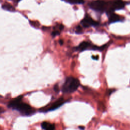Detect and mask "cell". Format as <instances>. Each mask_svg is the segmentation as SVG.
I'll use <instances>...</instances> for the list:
<instances>
[{
	"label": "cell",
	"mask_w": 130,
	"mask_h": 130,
	"mask_svg": "<svg viewBox=\"0 0 130 130\" xmlns=\"http://www.w3.org/2000/svg\"><path fill=\"white\" fill-rule=\"evenodd\" d=\"M79 128H80V129H83L84 128V127H81V126H79Z\"/></svg>",
	"instance_id": "obj_18"
},
{
	"label": "cell",
	"mask_w": 130,
	"mask_h": 130,
	"mask_svg": "<svg viewBox=\"0 0 130 130\" xmlns=\"http://www.w3.org/2000/svg\"><path fill=\"white\" fill-rule=\"evenodd\" d=\"M92 58L93 59H95V60H98V58H99V56H94V55H93V56H92Z\"/></svg>",
	"instance_id": "obj_15"
},
{
	"label": "cell",
	"mask_w": 130,
	"mask_h": 130,
	"mask_svg": "<svg viewBox=\"0 0 130 130\" xmlns=\"http://www.w3.org/2000/svg\"><path fill=\"white\" fill-rule=\"evenodd\" d=\"M93 45H91L90 43L86 41H83L81 42L77 47H76V50L80 51H84L86 49H92L93 48Z\"/></svg>",
	"instance_id": "obj_7"
},
{
	"label": "cell",
	"mask_w": 130,
	"mask_h": 130,
	"mask_svg": "<svg viewBox=\"0 0 130 130\" xmlns=\"http://www.w3.org/2000/svg\"><path fill=\"white\" fill-rule=\"evenodd\" d=\"M82 27H81L80 26L78 25V26H77V27H76V33L78 34H81V33H82Z\"/></svg>",
	"instance_id": "obj_12"
},
{
	"label": "cell",
	"mask_w": 130,
	"mask_h": 130,
	"mask_svg": "<svg viewBox=\"0 0 130 130\" xmlns=\"http://www.w3.org/2000/svg\"><path fill=\"white\" fill-rule=\"evenodd\" d=\"M41 127L44 130H54V124L50 123L47 121H44L41 123Z\"/></svg>",
	"instance_id": "obj_9"
},
{
	"label": "cell",
	"mask_w": 130,
	"mask_h": 130,
	"mask_svg": "<svg viewBox=\"0 0 130 130\" xmlns=\"http://www.w3.org/2000/svg\"><path fill=\"white\" fill-rule=\"evenodd\" d=\"M65 103L64 100L62 98H60L58 100H57L55 102H54L48 109L44 110L43 112H46L54 110L59 107H60L61 105H62Z\"/></svg>",
	"instance_id": "obj_6"
},
{
	"label": "cell",
	"mask_w": 130,
	"mask_h": 130,
	"mask_svg": "<svg viewBox=\"0 0 130 130\" xmlns=\"http://www.w3.org/2000/svg\"><path fill=\"white\" fill-rule=\"evenodd\" d=\"M22 96H19L11 100L8 106L18 111L21 115L29 116L33 114L35 111L28 104L21 101Z\"/></svg>",
	"instance_id": "obj_1"
},
{
	"label": "cell",
	"mask_w": 130,
	"mask_h": 130,
	"mask_svg": "<svg viewBox=\"0 0 130 130\" xmlns=\"http://www.w3.org/2000/svg\"><path fill=\"white\" fill-rule=\"evenodd\" d=\"M121 21V18L120 16L113 13L109 15V23H112L117 21Z\"/></svg>",
	"instance_id": "obj_8"
},
{
	"label": "cell",
	"mask_w": 130,
	"mask_h": 130,
	"mask_svg": "<svg viewBox=\"0 0 130 130\" xmlns=\"http://www.w3.org/2000/svg\"><path fill=\"white\" fill-rule=\"evenodd\" d=\"M80 82L78 79L73 77H67L62 86V91L65 93H71L75 92L78 88Z\"/></svg>",
	"instance_id": "obj_3"
},
{
	"label": "cell",
	"mask_w": 130,
	"mask_h": 130,
	"mask_svg": "<svg viewBox=\"0 0 130 130\" xmlns=\"http://www.w3.org/2000/svg\"><path fill=\"white\" fill-rule=\"evenodd\" d=\"M111 2V11L122 9L124 8L125 3L122 0H112Z\"/></svg>",
	"instance_id": "obj_5"
},
{
	"label": "cell",
	"mask_w": 130,
	"mask_h": 130,
	"mask_svg": "<svg viewBox=\"0 0 130 130\" xmlns=\"http://www.w3.org/2000/svg\"><path fill=\"white\" fill-rule=\"evenodd\" d=\"M16 1H17V2H18V1H20V0H16Z\"/></svg>",
	"instance_id": "obj_19"
},
{
	"label": "cell",
	"mask_w": 130,
	"mask_h": 130,
	"mask_svg": "<svg viewBox=\"0 0 130 130\" xmlns=\"http://www.w3.org/2000/svg\"><path fill=\"white\" fill-rule=\"evenodd\" d=\"M71 4H81L84 3V0H64Z\"/></svg>",
	"instance_id": "obj_11"
},
{
	"label": "cell",
	"mask_w": 130,
	"mask_h": 130,
	"mask_svg": "<svg viewBox=\"0 0 130 130\" xmlns=\"http://www.w3.org/2000/svg\"><path fill=\"white\" fill-rule=\"evenodd\" d=\"M59 44H60V45H61L63 44V41H62V40H59Z\"/></svg>",
	"instance_id": "obj_17"
},
{
	"label": "cell",
	"mask_w": 130,
	"mask_h": 130,
	"mask_svg": "<svg viewBox=\"0 0 130 130\" xmlns=\"http://www.w3.org/2000/svg\"><path fill=\"white\" fill-rule=\"evenodd\" d=\"M60 34V32H58L57 31H56V30H54L53 31V32L51 33V35L53 36V37H55L57 35H58Z\"/></svg>",
	"instance_id": "obj_13"
},
{
	"label": "cell",
	"mask_w": 130,
	"mask_h": 130,
	"mask_svg": "<svg viewBox=\"0 0 130 130\" xmlns=\"http://www.w3.org/2000/svg\"><path fill=\"white\" fill-rule=\"evenodd\" d=\"M89 7L92 10L97 12L101 13L106 12L108 15L113 13L111 9V1H106L105 0L92 1L89 4Z\"/></svg>",
	"instance_id": "obj_2"
},
{
	"label": "cell",
	"mask_w": 130,
	"mask_h": 130,
	"mask_svg": "<svg viewBox=\"0 0 130 130\" xmlns=\"http://www.w3.org/2000/svg\"><path fill=\"white\" fill-rule=\"evenodd\" d=\"M81 24L84 27H89L90 26H95L98 25V22L92 19L89 16L86 15L83 19L81 21Z\"/></svg>",
	"instance_id": "obj_4"
},
{
	"label": "cell",
	"mask_w": 130,
	"mask_h": 130,
	"mask_svg": "<svg viewBox=\"0 0 130 130\" xmlns=\"http://www.w3.org/2000/svg\"><path fill=\"white\" fill-rule=\"evenodd\" d=\"M53 89H54V90L55 92H58L59 89V86H58V84H55V85H54V87H53Z\"/></svg>",
	"instance_id": "obj_14"
},
{
	"label": "cell",
	"mask_w": 130,
	"mask_h": 130,
	"mask_svg": "<svg viewBox=\"0 0 130 130\" xmlns=\"http://www.w3.org/2000/svg\"><path fill=\"white\" fill-rule=\"evenodd\" d=\"M2 8L5 10L11 11V12L15 11V8L10 4H8V3H5L3 4L2 6Z\"/></svg>",
	"instance_id": "obj_10"
},
{
	"label": "cell",
	"mask_w": 130,
	"mask_h": 130,
	"mask_svg": "<svg viewBox=\"0 0 130 130\" xmlns=\"http://www.w3.org/2000/svg\"><path fill=\"white\" fill-rule=\"evenodd\" d=\"M113 91H114V90H111V89H110V90H109V92H108L109 95L111 94L112 93V92H113Z\"/></svg>",
	"instance_id": "obj_16"
}]
</instances>
